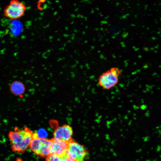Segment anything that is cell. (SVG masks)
<instances>
[{
  "instance_id": "5",
  "label": "cell",
  "mask_w": 161,
  "mask_h": 161,
  "mask_svg": "<svg viewBox=\"0 0 161 161\" xmlns=\"http://www.w3.org/2000/svg\"><path fill=\"white\" fill-rule=\"evenodd\" d=\"M67 153L73 161H84L88 154L83 146L72 140L68 143Z\"/></svg>"
},
{
  "instance_id": "8",
  "label": "cell",
  "mask_w": 161,
  "mask_h": 161,
  "mask_svg": "<svg viewBox=\"0 0 161 161\" xmlns=\"http://www.w3.org/2000/svg\"><path fill=\"white\" fill-rule=\"evenodd\" d=\"M10 89L13 95L21 97L23 96L25 91V88L24 84L22 82L15 80L11 83Z\"/></svg>"
},
{
  "instance_id": "9",
  "label": "cell",
  "mask_w": 161,
  "mask_h": 161,
  "mask_svg": "<svg viewBox=\"0 0 161 161\" xmlns=\"http://www.w3.org/2000/svg\"><path fill=\"white\" fill-rule=\"evenodd\" d=\"M46 161H67L64 156H59L51 154L46 157Z\"/></svg>"
},
{
  "instance_id": "1",
  "label": "cell",
  "mask_w": 161,
  "mask_h": 161,
  "mask_svg": "<svg viewBox=\"0 0 161 161\" xmlns=\"http://www.w3.org/2000/svg\"><path fill=\"white\" fill-rule=\"evenodd\" d=\"M33 132L27 127L18 129L15 128L14 131L8 134L11 148L13 151L17 153H23L29 147L32 139Z\"/></svg>"
},
{
  "instance_id": "7",
  "label": "cell",
  "mask_w": 161,
  "mask_h": 161,
  "mask_svg": "<svg viewBox=\"0 0 161 161\" xmlns=\"http://www.w3.org/2000/svg\"><path fill=\"white\" fill-rule=\"evenodd\" d=\"M51 154L63 156L66 153L68 143L53 139L51 140Z\"/></svg>"
},
{
  "instance_id": "2",
  "label": "cell",
  "mask_w": 161,
  "mask_h": 161,
  "mask_svg": "<svg viewBox=\"0 0 161 161\" xmlns=\"http://www.w3.org/2000/svg\"><path fill=\"white\" fill-rule=\"evenodd\" d=\"M121 73L122 71L119 68L112 67L99 76L98 84L103 89L109 90L117 84Z\"/></svg>"
},
{
  "instance_id": "6",
  "label": "cell",
  "mask_w": 161,
  "mask_h": 161,
  "mask_svg": "<svg viewBox=\"0 0 161 161\" xmlns=\"http://www.w3.org/2000/svg\"><path fill=\"white\" fill-rule=\"evenodd\" d=\"M73 130L70 126L65 124L56 128L53 133V139L68 143L72 140Z\"/></svg>"
},
{
  "instance_id": "4",
  "label": "cell",
  "mask_w": 161,
  "mask_h": 161,
  "mask_svg": "<svg viewBox=\"0 0 161 161\" xmlns=\"http://www.w3.org/2000/svg\"><path fill=\"white\" fill-rule=\"evenodd\" d=\"M51 140L37 136L32 137L29 148L38 156L47 157L51 154Z\"/></svg>"
},
{
  "instance_id": "3",
  "label": "cell",
  "mask_w": 161,
  "mask_h": 161,
  "mask_svg": "<svg viewBox=\"0 0 161 161\" xmlns=\"http://www.w3.org/2000/svg\"><path fill=\"white\" fill-rule=\"evenodd\" d=\"M26 10L25 5L19 0H10L4 7L3 14L6 18L15 20L22 17Z\"/></svg>"
}]
</instances>
